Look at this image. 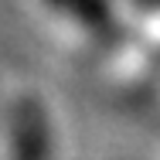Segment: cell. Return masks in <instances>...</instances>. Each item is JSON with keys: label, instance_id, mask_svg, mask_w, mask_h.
Returning <instances> with one entry per match:
<instances>
[{"label": "cell", "instance_id": "1", "mask_svg": "<svg viewBox=\"0 0 160 160\" xmlns=\"http://www.w3.org/2000/svg\"><path fill=\"white\" fill-rule=\"evenodd\" d=\"M10 157L14 160H48V119L41 102L21 96L10 112Z\"/></svg>", "mask_w": 160, "mask_h": 160}, {"label": "cell", "instance_id": "2", "mask_svg": "<svg viewBox=\"0 0 160 160\" xmlns=\"http://www.w3.org/2000/svg\"><path fill=\"white\" fill-rule=\"evenodd\" d=\"M55 14L68 17L75 28L89 34L92 41H102L106 34L112 31V10L109 0H44Z\"/></svg>", "mask_w": 160, "mask_h": 160}, {"label": "cell", "instance_id": "3", "mask_svg": "<svg viewBox=\"0 0 160 160\" xmlns=\"http://www.w3.org/2000/svg\"><path fill=\"white\" fill-rule=\"evenodd\" d=\"M140 38L160 41V0H126Z\"/></svg>", "mask_w": 160, "mask_h": 160}]
</instances>
